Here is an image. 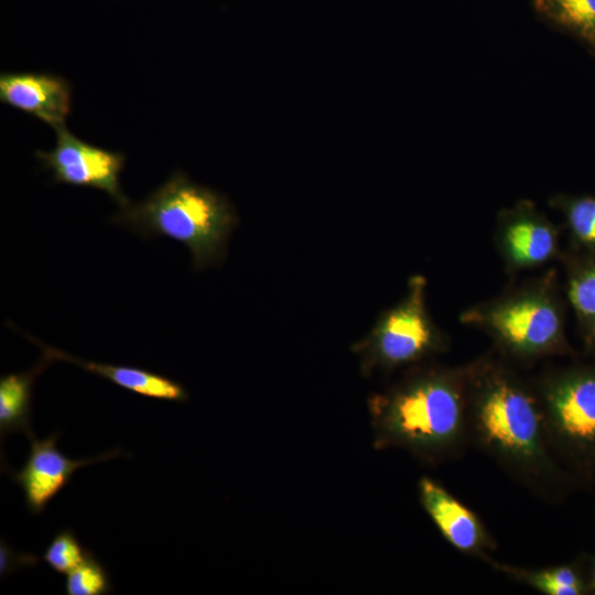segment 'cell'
I'll use <instances>...</instances> for the list:
<instances>
[{"instance_id": "9a60e30c", "label": "cell", "mask_w": 595, "mask_h": 595, "mask_svg": "<svg viewBox=\"0 0 595 595\" xmlns=\"http://www.w3.org/2000/svg\"><path fill=\"white\" fill-rule=\"evenodd\" d=\"M536 13L595 55V0H531Z\"/></svg>"}, {"instance_id": "2e32d148", "label": "cell", "mask_w": 595, "mask_h": 595, "mask_svg": "<svg viewBox=\"0 0 595 595\" xmlns=\"http://www.w3.org/2000/svg\"><path fill=\"white\" fill-rule=\"evenodd\" d=\"M550 205L563 215L576 250L595 252V195L558 194Z\"/></svg>"}, {"instance_id": "d6986e66", "label": "cell", "mask_w": 595, "mask_h": 595, "mask_svg": "<svg viewBox=\"0 0 595 595\" xmlns=\"http://www.w3.org/2000/svg\"><path fill=\"white\" fill-rule=\"evenodd\" d=\"M87 549L83 548L69 529L57 532L48 543L42 560L58 574H67L85 558Z\"/></svg>"}, {"instance_id": "e0dca14e", "label": "cell", "mask_w": 595, "mask_h": 595, "mask_svg": "<svg viewBox=\"0 0 595 595\" xmlns=\"http://www.w3.org/2000/svg\"><path fill=\"white\" fill-rule=\"evenodd\" d=\"M497 569L547 595H581L586 589L578 572L570 565L530 570L498 564Z\"/></svg>"}, {"instance_id": "5bb4252c", "label": "cell", "mask_w": 595, "mask_h": 595, "mask_svg": "<svg viewBox=\"0 0 595 595\" xmlns=\"http://www.w3.org/2000/svg\"><path fill=\"white\" fill-rule=\"evenodd\" d=\"M52 360L43 355L30 370L9 374L0 378V435L23 432L33 434L31 429L32 388L36 377Z\"/></svg>"}, {"instance_id": "3957f363", "label": "cell", "mask_w": 595, "mask_h": 595, "mask_svg": "<svg viewBox=\"0 0 595 595\" xmlns=\"http://www.w3.org/2000/svg\"><path fill=\"white\" fill-rule=\"evenodd\" d=\"M111 223L142 237H167L187 247L196 271L220 263L238 216L223 194L174 172L138 203L121 206Z\"/></svg>"}, {"instance_id": "4fadbf2b", "label": "cell", "mask_w": 595, "mask_h": 595, "mask_svg": "<svg viewBox=\"0 0 595 595\" xmlns=\"http://www.w3.org/2000/svg\"><path fill=\"white\" fill-rule=\"evenodd\" d=\"M566 299L587 348L595 347V252L576 250L565 258Z\"/></svg>"}, {"instance_id": "6da1fadb", "label": "cell", "mask_w": 595, "mask_h": 595, "mask_svg": "<svg viewBox=\"0 0 595 595\" xmlns=\"http://www.w3.org/2000/svg\"><path fill=\"white\" fill-rule=\"evenodd\" d=\"M466 369L469 441L519 483L544 497L552 495L562 473L536 386L493 357L477 359Z\"/></svg>"}, {"instance_id": "ac0fdd59", "label": "cell", "mask_w": 595, "mask_h": 595, "mask_svg": "<svg viewBox=\"0 0 595 595\" xmlns=\"http://www.w3.org/2000/svg\"><path fill=\"white\" fill-rule=\"evenodd\" d=\"M111 589L107 570L89 550L83 561L66 574L67 595H106Z\"/></svg>"}, {"instance_id": "ffe728a7", "label": "cell", "mask_w": 595, "mask_h": 595, "mask_svg": "<svg viewBox=\"0 0 595 595\" xmlns=\"http://www.w3.org/2000/svg\"><path fill=\"white\" fill-rule=\"evenodd\" d=\"M39 559L33 554L14 553L6 543L1 541L0 548V572L1 576L12 572L23 565H35Z\"/></svg>"}, {"instance_id": "52a82bcc", "label": "cell", "mask_w": 595, "mask_h": 595, "mask_svg": "<svg viewBox=\"0 0 595 595\" xmlns=\"http://www.w3.org/2000/svg\"><path fill=\"white\" fill-rule=\"evenodd\" d=\"M55 132L53 149L34 152L42 170L51 172L53 183L99 190L120 207L130 202L120 185L126 163L123 153L88 143L65 126L56 128Z\"/></svg>"}, {"instance_id": "8fae6325", "label": "cell", "mask_w": 595, "mask_h": 595, "mask_svg": "<svg viewBox=\"0 0 595 595\" xmlns=\"http://www.w3.org/2000/svg\"><path fill=\"white\" fill-rule=\"evenodd\" d=\"M0 101L56 129L72 108V87L62 76L43 72L0 74Z\"/></svg>"}, {"instance_id": "44dd1931", "label": "cell", "mask_w": 595, "mask_h": 595, "mask_svg": "<svg viewBox=\"0 0 595 595\" xmlns=\"http://www.w3.org/2000/svg\"><path fill=\"white\" fill-rule=\"evenodd\" d=\"M591 585H592L593 589H595V564H594L592 573H591Z\"/></svg>"}, {"instance_id": "7c38bea8", "label": "cell", "mask_w": 595, "mask_h": 595, "mask_svg": "<svg viewBox=\"0 0 595 595\" xmlns=\"http://www.w3.org/2000/svg\"><path fill=\"white\" fill-rule=\"evenodd\" d=\"M26 337L36 344L42 349L43 355L48 357L52 361L58 359L77 365L88 372L100 376L116 386L140 396L174 402H184L190 398V394L183 385L165 376L138 367L101 364L79 359L60 349L47 346L32 336Z\"/></svg>"}, {"instance_id": "7a4b0ae2", "label": "cell", "mask_w": 595, "mask_h": 595, "mask_svg": "<svg viewBox=\"0 0 595 595\" xmlns=\"http://www.w3.org/2000/svg\"><path fill=\"white\" fill-rule=\"evenodd\" d=\"M377 450L400 448L439 464L456 457L469 441L467 369L416 365L368 399Z\"/></svg>"}, {"instance_id": "277c9868", "label": "cell", "mask_w": 595, "mask_h": 595, "mask_svg": "<svg viewBox=\"0 0 595 595\" xmlns=\"http://www.w3.org/2000/svg\"><path fill=\"white\" fill-rule=\"evenodd\" d=\"M459 320L483 331L500 353L518 360L567 350L565 307L554 272L474 305Z\"/></svg>"}, {"instance_id": "8992f818", "label": "cell", "mask_w": 595, "mask_h": 595, "mask_svg": "<svg viewBox=\"0 0 595 595\" xmlns=\"http://www.w3.org/2000/svg\"><path fill=\"white\" fill-rule=\"evenodd\" d=\"M536 389L552 451L583 466L595 464V366L550 372Z\"/></svg>"}, {"instance_id": "5b68a950", "label": "cell", "mask_w": 595, "mask_h": 595, "mask_svg": "<svg viewBox=\"0 0 595 595\" xmlns=\"http://www.w3.org/2000/svg\"><path fill=\"white\" fill-rule=\"evenodd\" d=\"M447 348V336L428 311L426 279L421 274L409 279L400 301L382 311L372 328L351 345L365 377L420 365Z\"/></svg>"}, {"instance_id": "ba28073f", "label": "cell", "mask_w": 595, "mask_h": 595, "mask_svg": "<svg viewBox=\"0 0 595 595\" xmlns=\"http://www.w3.org/2000/svg\"><path fill=\"white\" fill-rule=\"evenodd\" d=\"M495 242L510 273L543 266L560 253L556 226L528 199L499 212Z\"/></svg>"}, {"instance_id": "30bf717a", "label": "cell", "mask_w": 595, "mask_h": 595, "mask_svg": "<svg viewBox=\"0 0 595 595\" xmlns=\"http://www.w3.org/2000/svg\"><path fill=\"white\" fill-rule=\"evenodd\" d=\"M418 489L423 509L452 547L462 553L494 562L490 553L496 543L473 510L430 477H422Z\"/></svg>"}, {"instance_id": "9c48e42d", "label": "cell", "mask_w": 595, "mask_h": 595, "mask_svg": "<svg viewBox=\"0 0 595 595\" xmlns=\"http://www.w3.org/2000/svg\"><path fill=\"white\" fill-rule=\"evenodd\" d=\"M58 436L57 432L41 440L34 434L29 435L31 450L25 464L20 470L10 472L11 479L23 490L26 508L32 515L42 513L77 469L122 454L115 450L90 458L74 459L58 450Z\"/></svg>"}]
</instances>
